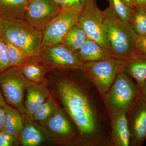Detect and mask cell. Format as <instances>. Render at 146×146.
<instances>
[{
    "mask_svg": "<svg viewBox=\"0 0 146 146\" xmlns=\"http://www.w3.org/2000/svg\"><path fill=\"white\" fill-rule=\"evenodd\" d=\"M46 123L50 130L63 142H71L75 137L76 132L71 123L60 110L58 109Z\"/></svg>",
    "mask_w": 146,
    "mask_h": 146,
    "instance_id": "16",
    "label": "cell"
},
{
    "mask_svg": "<svg viewBox=\"0 0 146 146\" xmlns=\"http://www.w3.org/2000/svg\"><path fill=\"white\" fill-rule=\"evenodd\" d=\"M0 89V107H4L7 105V103Z\"/></svg>",
    "mask_w": 146,
    "mask_h": 146,
    "instance_id": "33",
    "label": "cell"
},
{
    "mask_svg": "<svg viewBox=\"0 0 146 146\" xmlns=\"http://www.w3.org/2000/svg\"><path fill=\"white\" fill-rule=\"evenodd\" d=\"M61 10L55 0H29L25 13V20L33 27L42 31Z\"/></svg>",
    "mask_w": 146,
    "mask_h": 146,
    "instance_id": "9",
    "label": "cell"
},
{
    "mask_svg": "<svg viewBox=\"0 0 146 146\" xmlns=\"http://www.w3.org/2000/svg\"><path fill=\"white\" fill-rule=\"evenodd\" d=\"M129 23L138 36L146 35L145 9H133Z\"/></svg>",
    "mask_w": 146,
    "mask_h": 146,
    "instance_id": "23",
    "label": "cell"
},
{
    "mask_svg": "<svg viewBox=\"0 0 146 146\" xmlns=\"http://www.w3.org/2000/svg\"><path fill=\"white\" fill-rule=\"evenodd\" d=\"M11 67L34 83L45 82V75L50 70L40 62L38 56L32 58L26 63L20 66Z\"/></svg>",
    "mask_w": 146,
    "mask_h": 146,
    "instance_id": "17",
    "label": "cell"
},
{
    "mask_svg": "<svg viewBox=\"0 0 146 146\" xmlns=\"http://www.w3.org/2000/svg\"><path fill=\"white\" fill-rule=\"evenodd\" d=\"M38 58L50 70L55 69L82 70L84 64L77 57L74 52L61 42L42 45Z\"/></svg>",
    "mask_w": 146,
    "mask_h": 146,
    "instance_id": "7",
    "label": "cell"
},
{
    "mask_svg": "<svg viewBox=\"0 0 146 146\" xmlns=\"http://www.w3.org/2000/svg\"><path fill=\"white\" fill-rule=\"evenodd\" d=\"M127 113L123 111L110 115L112 146H129L130 145L131 135Z\"/></svg>",
    "mask_w": 146,
    "mask_h": 146,
    "instance_id": "12",
    "label": "cell"
},
{
    "mask_svg": "<svg viewBox=\"0 0 146 146\" xmlns=\"http://www.w3.org/2000/svg\"><path fill=\"white\" fill-rule=\"evenodd\" d=\"M139 89L141 93L146 97V80L143 84V86Z\"/></svg>",
    "mask_w": 146,
    "mask_h": 146,
    "instance_id": "34",
    "label": "cell"
},
{
    "mask_svg": "<svg viewBox=\"0 0 146 146\" xmlns=\"http://www.w3.org/2000/svg\"><path fill=\"white\" fill-rule=\"evenodd\" d=\"M10 61L11 67L20 66L26 63L32 58L18 47L5 40Z\"/></svg>",
    "mask_w": 146,
    "mask_h": 146,
    "instance_id": "24",
    "label": "cell"
},
{
    "mask_svg": "<svg viewBox=\"0 0 146 146\" xmlns=\"http://www.w3.org/2000/svg\"><path fill=\"white\" fill-rule=\"evenodd\" d=\"M136 46V50L146 55V35L138 36Z\"/></svg>",
    "mask_w": 146,
    "mask_h": 146,
    "instance_id": "29",
    "label": "cell"
},
{
    "mask_svg": "<svg viewBox=\"0 0 146 146\" xmlns=\"http://www.w3.org/2000/svg\"><path fill=\"white\" fill-rule=\"evenodd\" d=\"M1 17H0V29H1Z\"/></svg>",
    "mask_w": 146,
    "mask_h": 146,
    "instance_id": "35",
    "label": "cell"
},
{
    "mask_svg": "<svg viewBox=\"0 0 146 146\" xmlns=\"http://www.w3.org/2000/svg\"><path fill=\"white\" fill-rule=\"evenodd\" d=\"M109 6L120 18L129 23L132 16L133 9L128 6L122 0H106Z\"/></svg>",
    "mask_w": 146,
    "mask_h": 146,
    "instance_id": "25",
    "label": "cell"
},
{
    "mask_svg": "<svg viewBox=\"0 0 146 146\" xmlns=\"http://www.w3.org/2000/svg\"><path fill=\"white\" fill-rule=\"evenodd\" d=\"M87 39L88 36L77 21L71 27L61 43L75 53L84 44Z\"/></svg>",
    "mask_w": 146,
    "mask_h": 146,
    "instance_id": "20",
    "label": "cell"
},
{
    "mask_svg": "<svg viewBox=\"0 0 146 146\" xmlns=\"http://www.w3.org/2000/svg\"><path fill=\"white\" fill-rule=\"evenodd\" d=\"M61 10H72L80 12L86 6L97 3V0H55Z\"/></svg>",
    "mask_w": 146,
    "mask_h": 146,
    "instance_id": "26",
    "label": "cell"
},
{
    "mask_svg": "<svg viewBox=\"0 0 146 146\" xmlns=\"http://www.w3.org/2000/svg\"><path fill=\"white\" fill-rule=\"evenodd\" d=\"M58 94L78 129L80 143L88 146H112L110 117L104 98L87 78L85 83L63 76Z\"/></svg>",
    "mask_w": 146,
    "mask_h": 146,
    "instance_id": "1",
    "label": "cell"
},
{
    "mask_svg": "<svg viewBox=\"0 0 146 146\" xmlns=\"http://www.w3.org/2000/svg\"><path fill=\"white\" fill-rule=\"evenodd\" d=\"M75 54L84 63L98 62L115 57L111 50L89 38L84 44Z\"/></svg>",
    "mask_w": 146,
    "mask_h": 146,
    "instance_id": "13",
    "label": "cell"
},
{
    "mask_svg": "<svg viewBox=\"0 0 146 146\" xmlns=\"http://www.w3.org/2000/svg\"><path fill=\"white\" fill-rule=\"evenodd\" d=\"M139 90L126 73H120L104 97L110 115L127 112L136 99Z\"/></svg>",
    "mask_w": 146,
    "mask_h": 146,
    "instance_id": "5",
    "label": "cell"
},
{
    "mask_svg": "<svg viewBox=\"0 0 146 146\" xmlns=\"http://www.w3.org/2000/svg\"><path fill=\"white\" fill-rule=\"evenodd\" d=\"M0 33L6 41L30 56H38L42 46V31L33 27L24 19H1Z\"/></svg>",
    "mask_w": 146,
    "mask_h": 146,
    "instance_id": "3",
    "label": "cell"
},
{
    "mask_svg": "<svg viewBox=\"0 0 146 146\" xmlns=\"http://www.w3.org/2000/svg\"><path fill=\"white\" fill-rule=\"evenodd\" d=\"M27 91L26 115L31 119L36 110L49 97V94L45 81L33 84L28 87Z\"/></svg>",
    "mask_w": 146,
    "mask_h": 146,
    "instance_id": "15",
    "label": "cell"
},
{
    "mask_svg": "<svg viewBox=\"0 0 146 146\" xmlns=\"http://www.w3.org/2000/svg\"><path fill=\"white\" fill-rule=\"evenodd\" d=\"M125 61L123 72L137 82L139 89L146 80V55L137 50L124 59Z\"/></svg>",
    "mask_w": 146,
    "mask_h": 146,
    "instance_id": "14",
    "label": "cell"
},
{
    "mask_svg": "<svg viewBox=\"0 0 146 146\" xmlns=\"http://www.w3.org/2000/svg\"><path fill=\"white\" fill-rule=\"evenodd\" d=\"M29 0H0V17L5 21L25 19Z\"/></svg>",
    "mask_w": 146,
    "mask_h": 146,
    "instance_id": "18",
    "label": "cell"
},
{
    "mask_svg": "<svg viewBox=\"0 0 146 146\" xmlns=\"http://www.w3.org/2000/svg\"><path fill=\"white\" fill-rule=\"evenodd\" d=\"M127 117L131 135L130 144L140 146L146 138V97L139 90L128 110Z\"/></svg>",
    "mask_w": 146,
    "mask_h": 146,
    "instance_id": "11",
    "label": "cell"
},
{
    "mask_svg": "<svg viewBox=\"0 0 146 146\" xmlns=\"http://www.w3.org/2000/svg\"><path fill=\"white\" fill-rule=\"evenodd\" d=\"M6 118L3 130L18 139L23 128V119L21 112L13 106L7 104L3 107Z\"/></svg>",
    "mask_w": 146,
    "mask_h": 146,
    "instance_id": "19",
    "label": "cell"
},
{
    "mask_svg": "<svg viewBox=\"0 0 146 146\" xmlns=\"http://www.w3.org/2000/svg\"><path fill=\"white\" fill-rule=\"evenodd\" d=\"M18 139L6 133L3 130L0 131V146L14 145Z\"/></svg>",
    "mask_w": 146,
    "mask_h": 146,
    "instance_id": "28",
    "label": "cell"
},
{
    "mask_svg": "<svg viewBox=\"0 0 146 146\" xmlns=\"http://www.w3.org/2000/svg\"><path fill=\"white\" fill-rule=\"evenodd\" d=\"M123 2L128 6L132 9L136 8L133 0H122Z\"/></svg>",
    "mask_w": 146,
    "mask_h": 146,
    "instance_id": "32",
    "label": "cell"
},
{
    "mask_svg": "<svg viewBox=\"0 0 146 146\" xmlns=\"http://www.w3.org/2000/svg\"><path fill=\"white\" fill-rule=\"evenodd\" d=\"M6 115L3 107H0V131L3 130L5 121Z\"/></svg>",
    "mask_w": 146,
    "mask_h": 146,
    "instance_id": "30",
    "label": "cell"
},
{
    "mask_svg": "<svg viewBox=\"0 0 146 146\" xmlns=\"http://www.w3.org/2000/svg\"><path fill=\"white\" fill-rule=\"evenodd\" d=\"M136 8L145 9H146V0H133Z\"/></svg>",
    "mask_w": 146,
    "mask_h": 146,
    "instance_id": "31",
    "label": "cell"
},
{
    "mask_svg": "<svg viewBox=\"0 0 146 146\" xmlns=\"http://www.w3.org/2000/svg\"><path fill=\"white\" fill-rule=\"evenodd\" d=\"M58 108L52 97H48L46 100L36 110L31 119L41 123H46Z\"/></svg>",
    "mask_w": 146,
    "mask_h": 146,
    "instance_id": "22",
    "label": "cell"
},
{
    "mask_svg": "<svg viewBox=\"0 0 146 146\" xmlns=\"http://www.w3.org/2000/svg\"><path fill=\"white\" fill-rule=\"evenodd\" d=\"M33 83L11 67L0 74V88L6 102L18 109L22 115H26L24 93Z\"/></svg>",
    "mask_w": 146,
    "mask_h": 146,
    "instance_id": "6",
    "label": "cell"
},
{
    "mask_svg": "<svg viewBox=\"0 0 146 146\" xmlns=\"http://www.w3.org/2000/svg\"><path fill=\"white\" fill-rule=\"evenodd\" d=\"M102 12L111 50L115 57L125 59L137 50L138 35L130 23L122 20L109 6Z\"/></svg>",
    "mask_w": 146,
    "mask_h": 146,
    "instance_id": "2",
    "label": "cell"
},
{
    "mask_svg": "<svg viewBox=\"0 0 146 146\" xmlns=\"http://www.w3.org/2000/svg\"><path fill=\"white\" fill-rule=\"evenodd\" d=\"M125 61L113 57L98 62L84 63L82 71L104 98L118 75L123 72Z\"/></svg>",
    "mask_w": 146,
    "mask_h": 146,
    "instance_id": "4",
    "label": "cell"
},
{
    "mask_svg": "<svg viewBox=\"0 0 146 146\" xmlns=\"http://www.w3.org/2000/svg\"><path fill=\"white\" fill-rule=\"evenodd\" d=\"M24 123L20 138L24 146H39L45 142L44 135L39 128L31 122Z\"/></svg>",
    "mask_w": 146,
    "mask_h": 146,
    "instance_id": "21",
    "label": "cell"
},
{
    "mask_svg": "<svg viewBox=\"0 0 146 146\" xmlns=\"http://www.w3.org/2000/svg\"><path fill=\"white\" fill-rule=\"evenodd\" d=\"M10 67L6 43L0 33V74Z\"/></svg>",
    "mask_w": 146,
    "mask_h": 146,
    "instance_id": "27",
    "label": "cell"
},
{
    "mask_svg": "<svg viewBox=\"0 0 146 146\" xmlns=\"http://www.w3.org/2000/svg\"><path fill=\"white\" fill-rule=\"evenodd\" d=\"M78 11L61 10L42 31V45L61 43L71 27L77 22Z\"/></svg>",
    "mask_w": 146,
    "mask_h": 146,
    "instance_id": "10",
    "label": "cell"
},
{
    "mask_svg": "<svg viewBox=\"0 0 146 146\" xmlns=\"http://www.w3.org/2000/svg\"><path fill=\"white\" fill-rule=\"evenodd\" d=\"M78 22L88 38L111 50L104 23L102 11L100 10L97 3L86 6L80 13Z\"/></svg>",
    "mask_w": 146,
    "mask_h": 146,
    "instance_id": "8",
    "label": "cell"
}]
</instances>
